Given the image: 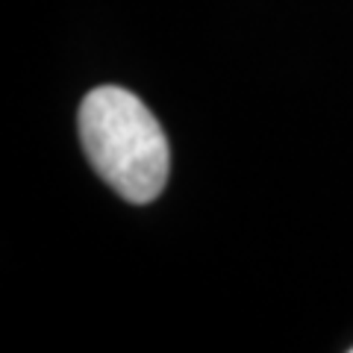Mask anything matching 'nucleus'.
<instances>
[{
	"label": "nucleus",
	"instance_id": "f257e3e1",
	"mask_svg": "<svg viewBox=\"0 0 353 353\" xmlns=\"http://www.w3.org/2000/svg\"><path fill=\"white\" fill-rule=\"evenodd\" d=\"M77 124L92 168L124 201L150 203L162 194L171 171L168 139L136 94L121 85L92 88Z\"/></svg>",
	"mask_w": 353,
	"mask_h": 353
}]
</instances>
